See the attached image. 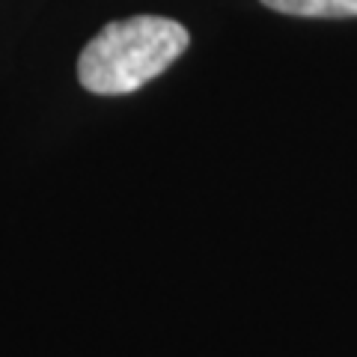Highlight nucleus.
I'll return each instance as SVG.
<instances>
[{"label": "nucleus", "mask_w": 357, "mask_h": 357, "mask_svg": "<svg viewBox=\"0 0 357 357\" xmlns=\"http://www.w3.org/2000/svg\"><path fill=\"white\" fill-rule=\"evenodd\" d=\"M268 9L301 18H354L357 0H262Z\"/></svg>", "instance_id": "2"}, {"label": "nucleus", "mask_w": 357, "mask_h": 357, "mask_svg": "<svg viewBox=\"0 0 357 357\" xmlns=\"http://www.w3.org/2000/svg\"><path fill=\"white\" fill-rule=\"evenodd\" d=\"M188 30L173 18L134 15L110 21L81 51L77 77L96 96H128L185 54Z\"/></svg>", "instance_id": "1"}]
</instances>
